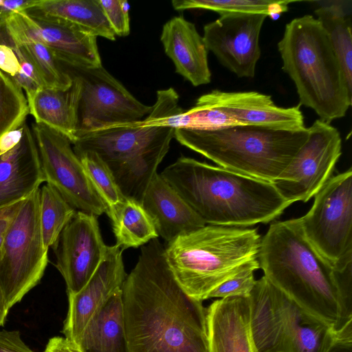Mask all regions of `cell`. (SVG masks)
I'll return each mask as SVG.
<instances>
[{
    "mask_svg": "<svg viewBox=\"0 0 352 352\" xmlns=\"http://www.w3.org/2000/svg\"><path fill=\"white\" fill-rule=\"evenodd\" d=\"M268 16L257 13H228L204 27L208 51L239 78H253L261 56L259 36Z\"/></svg>",
    "mask_w": 352,
    "mask_h": 352,
    "instance_id": "14",
    "label": "cell"
},
{
    "mask_svg": "<svg viewBox=\"0 0 352 352\" xmlns=\"http://www.w3.org/2000/svg\"><path fill=\"white\" fill-rule=\"evenodd\" d=\"M20 63L12 47L0 44V70L11 77L20 70Z\"/></svg>",
    "mask_w": 352,
    "mask_h": 352,
    "instance_id": "39",
    "label": "cell"
},
{
    "mask_svg": "<svg viewBox=\"0 0 352 352\" xmlns=\"http://www.w3.org/2000/svg\"><path fill=\"white\" fill-rule=\"evenodd\" d=\"M316 19L326 32L352 90V37L351 19L341 4L322 6L315 10Z\"/></svg>",
    "mask_w": 352,
    "mask_h": 352,
    "instance_id": "28",
    "label": "cell"
},
{
    "mask_svg": "<svg viewBox=\"0 0 352 352\" xmlns=\"http://www.w3.org/2000/svg\"><path fill=\"white\" fill-rule=\"evenodd\" d=\"M81 352H130L123 313L122 288L99 307L77 343Z\"/></svg>",
    "mask_w": 352,
    "mask_h": 352,
    "instance_id": "25",
    "label": "cell"
},
{
    "mask_svg": "<svg viewBox=\"0 0 352 352\" xmlns=\"http://www.w3.org/2000/svg\"><path fill=\"white\" fill-rule=\"evenodd\" d=\"M24 124L0 138V155L10 151L21 142L24 133Z\"/></svg>",
    "mask_w": 352,
    "mask_h": 352,
    "instance_id": "41",
    "label": "cell"
},
{
    "mask_svg": "<svg viewBox=\"0 0 352 352\" xmlns=\"http://www.w3.org/2000/svg\"><path fill=\"white\" fill-rule=\"evenodd\" d=\"M107 248L97 217L76 211L53 246L56 267L65 280L67 294L77 293L87 283Z\"/></svg>",
    "mask_w": 352,
    "mask_h": 352,
    "instance_id": "15",
    "label": "cell"
},
{
    "mask_svg": "<svg viewBox=\"0 0 352 352\" xmlns=\"http://www.w3.org/2000/svg\"><path fill=\"white\" fill-rule=\"evenodd\" d=\"M304 235L340 274L352 263V170L332 176L315 195L310 210L298 218Z\"/></svg>",
    "mask_w": 352,
    "mask_h": 352,
    "instance_id": "8",
    "label": "cell"
},
{
    "mask_svg": "<svg viewBox=\"0 0 352 352\" xmlns=\"http://www.w3.org/2000/svg\"><path fill=\"white\" fill-rule=\"evenodd\" d=\"M105 213L111 222L116 245L123 251L142 247L159 236L152 219L135 200L125 198Z\"/></svg>",
    "mask_w": 352,
    "mask_h": 352,
    "instance_id": "26",
    "label": "cell"
},
{
    "mask_svg": "<svg viewBox=\"0 0 352 352\" xmlns=\"http://www.w3.org/2000/svg\"><path fill=\"white\" fill-rule=\"evenodd\" d=\"M289 1L274 0H174L176 10L200 8L212 10L219 15L228 13H257L267 16L288 10Z\"/></svg>",
    "mask_w": 352,
    "mask_h": 352,
    "instance_id": "30",
    "label": "cell"
},
{
    "mask_svg": "<svg viewBox=\"0 0 352 352\" xmlns=\"http://www.w3.org/2000/svg\"><path fill=\"white\" fill-rule=\"evenodd\" d=\"M8 312V310L6 309L3 297L0 289V326L3 325Z\"/></svg>",
    "mask_w": 352,
    "mask_h": 352,
    "instance_id": "42",
    "label": "cell"
},
{
    "mask_svg": "<svg viewBox=\"0 0 352 352\" xmlns=\"http://www.w3.org/2000/svg\"><path fill=\"white\" fill-rule=\"evenodd\" d=\"M252 336L258 352H331L337 338L264 276L250 295Z\"/></svg>",
    "mask_w": 352,
    "mask_h": 352,
    "instance_id": "7",
    "label": "cell"
},
{
    "mask_svg": "<svg viewBox=\"0 0 352 352\" xmlns=\"http://www.w3.org/2000/svg\"><path fill=\"white\" fill-rule=\"evenodd\" d=\"M171 141L165 142L133 157L110 167L125 198L142 204L145 192L168 152Z\"/></svg>",
    "mask_w": 352,
    "mask_h": 352,
    "instance_id": "27",
    "label": "cell"
},
{
    "mask_svg": "<svg viewBox=\"0 0 352 352\" xmlns=\"http://www.w3.org/2000/svg\"><path fill=\"white\" fill-rule=\"evenodd\" d=\"M202 97L221 109L239 125L288 131H301L307 128L300 104L288 108L280 107L268 95L256 91L213 90Z\"/></svg>",
    "mask_w": 352,
    "mask_h": 352,
    "instance_id": "18",
    "label": "cell"
},
{
    "mask_svg": "<svg viewBox=\"0 0 352 352\" xmlns=\"http://www.w3.org/2000/svg\"><path fill=\"white\" fill-rule=\"evenodd\" d=\"M342 154V138L330 123L316 120L289 165L273 184L289 204L307 202L332 177Z\"/></svg>",
    "mask_w": 352,
    "mask_h": 352,
    "instance_id": "12",
    "label": "cell"
},
{
    "mask_svg": "<svg viewBox=\"0 0 352 352\" xmlns=\"http://www.w3.org/2000/svg\"><path fill=\"white\" fill-rule=\"evenodd\" d=\"M258 258L248 263L235 276L223 282L208 295V298L230 296L249 297L255 285L254 272L259 269Z\"/></svg>",
    "mask_w": 352,
    "mask_h": 352,
    "instance_id": "34",
    "label": "cell"
},
{
    "mask_svg": "<svg viewBox=\"0 0 352 352\" xmlns=\"http://www.w3.org/2000/svg\"><path fill=\"white\" fill-rule=\"evenodd\" d=\"M64 66L80 85L77 140L98 130L142 120L151 112L152 106L136 99L102 65Z\"/></svg>",
    "mask_w": 352,
    "mask_h": 352,
    "instance_id": "10",
    "label": "cell"
},
{
    "mask_svg": "<svg viewBox=\"0 0 352 352\" xmlns=\"http://www.w3.org/2000/svg\"><path fill=\"white\" fill-rule=\"evenodd\" d=\"M32 131L45 182L54 188L77 211L96 217L106 212L107 206L91 183L70 140L43 124L34 123Z\"/></svg>",
    "mask_w": 352,
    "mask_h": 352,
    "instance_id": "11",
    "label": "cell"
},
{
    "mask_svg": "<svg viewBox=\"0 0 352 352\" xmlns=\"http://www.w3.org/2000/svg\"><path fill=\"white\" fill-rule=\"evenodd\" d=\"M14 47H17L33 65L44 88L64 91L72 86V77L60 65L47 47L32 42Z\"/></svg>",
    "mask_w": 352,
    "mask_h": 352,
    "instance_id": "31",
    "label": "cell"
},
{
    "mask_svg": "<svg viewBox=\"0 0 352 352\" xmlns=\"http://www.w3.org/2000/svg\"><path fill=\"white\" fill-rule=\"evenodd\" d=\"M210 352H258L252 336L249 297L214 300L206 309Z\"/></svg>",
    "mask_w": 352,
    "mask_h": 352,
    "instance_id": "19",
    "label": "cell"
},
{
    "mask_svg": "<svg viewBox=\"0 0 352 352\" xmlns=\"http://www.w3.org/2000/svg\"><path fill=\"white\" fill-rule=\"evenodd\" d=\"M308 136L301 131L235 125L213 130L177 129L174 138L218 166L274 184Z\"/></svg>",
    "mask_w": 352,
    "mask_h": 352,
    "instance_id": "6",
    "label": "cell"
},
{
    "mask_svg": "<svg viewBox=\"0 0 352 352\" xmlns=\"http://www.w3.org/2000/svg\"><path fill=\"white\" fill-rule=\"evenodd\" d=\"M175 129L146 125L142 120L89 133L74 144L76 154L93 151L110 168L174 138Z\"/></svg>",
    "mask_w": 352,
    "mask_h": 352,
    "instance_id": "16",
    "label": "cell"
},
{
    "mask_svg": "<svg viewBox=\"0 0 352 352\" xmlns=\"http://www.w3.org/2000/svg\"><path fill=\"white\" fill-rule=\"evenodd\" d=\"M122 297L130 352H210L206 309L177 282L157 238L141 247Z\"/></svg>",
    "mask_w": 352,
    "mask_h": 352,
    "instance_id": "1",
    "label": "cell"
},
{
    "mask_svg": "<svg viewBox=\"0 0 352 352\" xmlns=\"http://www.w3.org/2000/svg\"><path fill=\"white\" fill-rule=\"evenodd\" d=\"M12 48L19 58L21 65L19 73L12 78L16 84L24 91L25 96H30L38 90L43 89L44 87L30 62L21 54L17 47H12Z\"/></svg>",
    "mask_w": 352,
    "mask_h": 352,
    "instance_id": "36",
    "label": "cell"
},
{
    "mask_svg": "<svg viewBox=\"0 0 352 352\" xmlns=\"http://www.w3.org/2000/svg\"><path fill=\"white\" fill-rule=\"evenodd\" d=\"M40 221V188L24 201L6 235L0 256V289L6 309L41 280L48 263Z\"/></svg>",
    "mask_w": 352,
    "mask_h": 352,
    "instance_id": "9",
    "label": "cell"
},
{
    "mask_svg": "<svg viewBox=\"0 0 352 352\" xmlns=\"http://www.w3.org/2000/svg\"><path fill=\"white\" fill-rule=\"evenodd\" d=\"M261 240L255 228L206 225L166 243L164 255L184 291L203 301L258 258Z\"/></svg>",
    "mask_w": 352,
    "mask_h": 352,
    "instance_id": "5",
    "label": "cell"
},
{
    "mask_svg": "<svg viewBox=\"0 0 352 352\" xmlns=\"http://www.w3.org/2000/svg\"><path fill=\"white\" fill-rule=\"evenodd\" d=\"M25 199L0 207V256L8 230L19 213Z\"/></svg>",
    "mask_w": 352,
    "mask_h": 352,
    "instance_id": "37",
    "label": "cell"
},
{
    "mask_svg": "<svg viewBox=\"0 0 352 352\" xmlns=\"http://www.w3.org/2000/svg\"><path fill=\"white\" fill-rule=\"evenodd\" d=\"M3 26L13 47L39 43L62 65L85 68L102 65L97 37L76 25L64 21L44 23L21 11L10 15Z\"/></svg>",
    "mask_w": 352,
    "mask_h": 352,
    "instance_id": "13",
    "label": "cell"
},
{
    "mask_svg": "<svg viewBox=\"0 0 352 352\" xmlns=\"http://www.w3.org/2000/svg\"><path fill=\"white\" fill-rule=\"evenodd\" d=\"M77 210L52 186L40 188V221L44 245L53 248L62 230Z\"/></svg>",
    "mask_w": 352,
    "mask_h": 352,
    "instance_id": "29",
    "label": "cell"
},
{
    "mask_svg": "<svg viewBox=\"0 0 352 352\" xmlns=\"http://www.w3.org/2000/svg\"><path fill=\"white\" fill-rule=\"evenodd\" d=\"M278 50L282 69L296 86L300 105L311 108L328 123L345 116L351 105L352 90L316 17L307 14L288 23Z\"/></svg>",
    "mask_w": 352,
    "mask_h": 352,
    "instance_id": "4",
    "label": "cell"
},
{
    "mask_svg": "<svg viewBox=\"0 0 352 352\" xmlns=\"http://www.w3.org/2000/svg\"><path fill=\"white\" fill-rule=\"evenodd\" d=\"M160 41L177 73L195 87L210 82L208 51L194 23L182 16L173 17L164 25Z\"/></svg>",
    "mask_w": 352,
    "mask_h": 352,
    "instance_id": "21",
    "label": "cell"
},
{
    "mask_svg": "<svg viewBox=\"0 0 352 352\" xmlns=\"http://www.w3.org/2000/svg\"><path fill=\"white\" fill-rule=\"evenodd\" d=\"M123 250L108 246L106 254L87 283L77 293L68 295L69 307L63 333L77 343L84 328L99 307L122 286L127 276Z\"/></svg>",
    "mask_w": 352,
    "mask_h": 352,
    "instance_id": "17",
    "label": "cell"
},
{
    "mask_svg": "<svg viewBox=\"0 0 352 352\" xmlns=\"http://www.w3.org/2000/svg\"><path fill=\"white\" fill-rule=\"evenodd\" d=\"M30 110L23 89L12 77L0 70V138L22 126Z\"/></svg>",
    "mask_w": 352,
    "mask_h": 352,
    "instance_id": "32",
    "label": "cell"
},
{
    "mask_svg": "<svg viewBox=\"0 0 352 352\" xmlns=\"http://www.w3.org/2000/svg\"><path fill=\"white\" fill-rule=\"evenodd\" d=\"M0 352H34L21 340L19 331H0Z\"/></svg>",
    "mask_w": 352,
    "mask_h": 352,
    "instance_id": "38",
    "label": "cell"
},
{
    "mask_svg": "<svg viewBox=\"0 0 352 352\" xmlns=\"http://www.w3.org/2000/svg\"><path fill=\"white\" fill-rule=\"evenodd\" d=\"M44 352H81L78 346L65 338L56 336L50 338Z\"/></svg>",
    "mask_w": 352,
    "mask_h": 352,
    "instance_id": "40",
    "label": "cell"
},
{
    "mask_svg": "<svg viewBox=\"0 0 352 352\" xmlns=\"http://www.w3.org/2000/svg\"><path fill=\"white\" fill-rule=\"evenodd\" d=\"M98 1L116 36L129 35L130 33V6L128 1L124 0Z\"/></svg>",
    "mask_w": 352,
    "mask_h": 352,
    "instance_id": "35",
    "label": "cell"
},
{
    "mask_svg": "<svg viewBox=\"0 0 352 352\" xmlns=\"http://www.w3.org/2000/svg\"><path fill=\"white\" fill-rule=\"evenodd\" d=\"M97 192L107 206V210L123 201L115 177L108 165L93 151L76 154Z\"/></svg>",
    "mask_w": 352,
    "mask_h": 352,
    "instance_id": "33",
    "label": "cell"
},
{
    "mask_svg": "<svg viewBox=\"0 0 352 352\" xmlns=\"http://www.w3.org/2000/svg\"><path fill=\"white\" fill-rule=\"evenodd\" d=\"M23 12L38 21H64L96 37L116 40L98 0H30Z\"/></svg>",
    "mask_w": 352,
    "mask_h": 352,
    "instance_id": "24",
    "label": "cell"
},
{
    "mask_svg": "<svg viewBox=\"0 0 352 352\" xmlns=\"http://www.w3.org/2000/svg\"><path fill=\"white\" fill-rule=\"evenodd\" d=\"M1 27V25H0V28Z\"/></svg>",
    "mask_w": 352,
    "mask_h": 352,
    "instance_id": "44",
    "label": "cell"
},
{
    "mask_svg": "<svg viewBox=\"0 0 352 352\" xmlns=\"http://www.w3.org/2000/svg\"><path fill=\"white\" fill-rule=\"evenodd\" d=\"M43 182L37 146L25 123L21 142L0 155V207L26 199Z\"/></svg>",
    "mask_w": 352,
    "mask_h": 352,
    "instance_id": "20",
    "label": "cell"
},
{
    "mask_svg": "<svg viewBox=\"0 0 352 352\" xmlns=\"http://www.w3.org/2000/svg\"><path fill=\"white\" fill-rule=\"evenodd\" d=\"M258 261L263 276L327 325L338 344H352L351 267L336 272L307 241L298 218L270 224Z\"/></svg>",
    "mask_w": 352,
    "mask_h": 352,
    "instance_id": "2",
    "label": "cell"
},
{
    "mask_svg": "<svg viewBox=\"0 0 352 352\" xmlns=\"http://www.w3.org/2000/svg\"><path fill=\"white\" fill-rule=\"evenodd\" d=\"M71 77L73 82L67 90L43 88L26 98L35 123L62 133L74 144L77 140L80 85L77 78Z\"/></svg>",
    "mask_w": 352,
    "mask_h": 352,
    "instance_id": "23",
    "label": "cell"
},
{
    "mask_svg": "<svg viewBox=\"0 0 352 352\" xmlns=\"http://www.w3.org/2000/svg\"><path fill=\"white\" fill-rule=\"evenodd\" d=\"M331 352H352L351 345H337Z\"/></svg>",
    "mask_w": 352,
    "mask_h": 352,
    "instance_id": "43",
    "label": "cell"
},
{
    "mask_svg": "<svg viewBox=\"0 0 352 352\" xmlns=\"http://www.w3.org/2000/svg\"><path fill=\"white\" fill-rule=\"evenodd\" d=\"M160 175L206 225L267 223L291 205L272 183L185 156Z\"/></svg>",
    "mask_w": 352,
    "mask_h": 352,
    "instance_id": "3",
    "label": "cell"
},
{
    "mask_svg": "<svg viewBox=\"0 0 352 352\" xmlns=\"http://www.w3.org/2000/svg\"><path fill=\"white\" fill-rule=\"evenodd\" d=\"M142 205L152 219L158 236L166 243L206 225L157 173L149 184Z\"/></svg>",
    "mask_w": 352,
    "mask_h": 352,
    "instance_id": "22",
    "label": "cell"
}]
</instances>
